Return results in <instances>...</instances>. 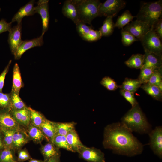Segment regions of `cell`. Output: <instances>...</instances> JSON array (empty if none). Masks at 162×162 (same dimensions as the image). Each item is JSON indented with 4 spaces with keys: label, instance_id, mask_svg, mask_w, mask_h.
I'll list each match as a JSON object with an SVG mask.
<instances>
[{
    "label": "cell",
    "instance_id": "6da1fadb",
    "mask_svg": "<svg viewBox=\"0 0 162 162\" xmlns=\"http://www.w3.org/2000/svg\"><path fill=\"white\" fill-rule=\"evenodd\" d=\"M104 147L115 154L131 157L142 153L144 146L121 122L108 124L104 128Z\"/></svg>",
    "mask_w": 162,
    "mask_h": 162
},
{
    "label": "cell",
    "instance_id": "7a4b0ae2",
    "mask_svg": "<svg viewBox=\"0 0 162 162\" xmlns=\"http://www.w3.org/2000/svg\"><path fill=\"white\" fill-rule=\"evenodd\" d=\"M121 121L132 132L148 134L152 130L151 125L139 104L132 107L122 118Z\"/></svg>",
    "mask_w": 162,
    "mask_h": 162
},
{
    "label": "cell",
    "instance_id": "3957f363",
    "mask_svg": "<svg viewBox=\"0 0 162 162\" xmlns=\"http://www.w3.org/2000/svg\"><path fill=\"white\" fill-rule=\"evenodd\" d=\"M162 1L143 2L136 17L137 19L147 23L152 28L162 19Z\"/></svg>",
    "mask_w": 162,
    "mask_h": 162
},
{
    "label": "cell",
    "instance_id": "277c9868",
    "mask_svg": "<svg viewBox=\"0 0 162 162\" xmlns=\"http://www.w3.org/2000/svg\"><path fill=\"white\" fill-rule=\"evenodd\" d=\"M77 8L80 22L89 25L99 16V8L101 3L98 0H77Z\"/></svg>",
    "mask_w": 162,
    "mask_h": 162
},
{
    "label": "cell",
    "instance_id": "5b68a950",
    "mask_svg": "<svg viewBox=\"0 0 162 162\" xmlns=\"http://www.w3.org/2000/svg\"><path fill=\"white\" fill-rule=\"evenodd\" d=\"M161 40L153 29L151 28L140 41L144 50L162 55Z\"/></svg>",
    "mask_w": 162,
    "mask_h": 162
},
{
    "label": "cell",
    "instance_id": "8992f818",
    "mask_svg": "<svg viewBox=\"0 0 162 162\" xmlns=\"http://www.w3.org/2000/svg\"><path fill=\"white\" fill-rule=\"evenodd\" d=\"M126 2L123 0H107L100 3L99 8V16L114 17L125 7Z\"/></svg>",
    "mask_w": 162,
    "mask_h": 162
},
{
    "label": "cell",
    "instance_id": "52a82bcc",
    "mask_svg": "<svg viewBox=\"0 0 162 162\" xmlns=\"http://www.w3.org/2000/svg\"><path fill=\"white\" fill-rule=\"evenodd\" d=\"M149 136V145L154 154L160 158H162V127H156L148 134Z\"/></svg>",
    "mask_w": 162,
    "mask_h": 162
},
{
    "label": "cell",
    "instance_id": "ba28073f",
    "mask_svg": "<svg viewBox=\"0 0 162 162\" xmlns=\"http://www.w3.org/2000/svg\"><path fill=\"white\" fill-rule=\"evenodd\" d=\"M123 28L131 34L138 40H140L151 28L147 23L136 20L129 23Z\"/></svg>",
    "mask_w": 162,
    "mask_h": 162
},
{
    "label": "cell",
    "instance_id": "9c48e42d",
    "mask_svg": "<svg viewBox=\"0 0 162 162\" xmlns=\"http://www.w3.org/2000/svg\"><path fill=\"white\" fill-rule=\"evenodd\" d=\"M78 153L81 158L88 162H105L104 153L94 147L89 148L85 146Z\"/></svg>",
    "mask_w": 162,
    "mask_h": 162
},
{
    "label": "cell",
    "instance_id": "30bf717a",
    "mask_svg": "<svg viewBox=\"0 0 162 162\" xmlns=\"http://www.w3.org/2000/svg\"><path fill=\"white\" fill-rule=\"evenodd\" d=\"M22 23L11 28L9 31L8 42L12 53L14 55L18 46L22 43Z\"/></svg>",
    "mask_w": 162,
    "mask_h": 162
},
{
    "label": "cell",
    "instance_id": "8fae6325",
    "mask_svg": "<svg viewBox=\"0 0 162 162\" xmlns=\"http://www.w3.org/2000/svg\"><path fill=\"white\" fill-rule=\"evenodd\" d=\"M44 35L31 40H22L14 54V58L18 60L27 50L32 48L42 46L44 44Z\"/></svg>",
    "mask_w": 162,
    "mask_h": 162
},
{
    "label": "cell",
    "instance_id": "7c38bea8",
    "mask_svg": "<svg viewBox=\"0 0 162 162\" xmlns=\"http://www.w3.org/2000/svg\"><path fill=\"white\" fill-rule=\"evenodd\" d=\"M0 128L17 130L26 129L16 121L9 111L0 109Z\"/></svg>",
    "mask_w": 162,
    "mask_h": 162
},
{
    "label": "cell",
    "instance_id": "4fadbf2b",
    "mask_svg": "<svg viewBox=\"0 0 162 162\" xmlns=\"http://www.w3.org/2000/svg\"><path fill=\"white\" fill-rule=\"evenodd\" d=\"M49 0H40L37 2V5L34 7L36 13L39 14L42 19V35H44L48 28L50 20L49 12Z\"/></svg>",
    "mask_w": 162,
    "mask_h": 162
},
{
    "label": "cell",
    "instance_id": "5bb4252c",
    "mask_svg": "<svg viewBox=\"0 0 162 162\" xmlns=\"http://www.w3.org/2000/svg\"><path fill=\"white\" fill-rule=\"evenodd\" d=\"M64 16L70 19L76 24L80 22L77 8V0H67L62 8Z\"/></svg>",
    "mask_w": 162,
    "mask_h": 162
},
{
    "label": "cell",
    "instance_id": "9a60e30c",
    "mask_svg": "<svg viewBox=\"0 0 162 162\" xmlns=\"http://www.w3.org/2000/svg\"><path fill=\"white\" fill-rule=\"evenodd\" d=\"M144 51V59L142 67L150 68L154 70L162 68V55L146 50Z\"/></svg>",
    "mask_w": 162,
    "mask_h": 162
},
{
    "label": "cell",
    "instance_id": "2e32d148",
    "mask_svg": "<svg viewBox=\"0 0 162 162\" xmlns=\"http://www.w3.org/2000/svg\"><path fill=\"white\" fill-rule=\"evenodd\" d=\"M17 122L26 128L30 124V111L29 107L18 110L10 111Z\"/></svg>",
    "mask_w": 162,
    "mask_h": 162
},
{
    "label": "cell",
    "instance_id": "e0dca14e",
    "mask_svg": "<svg viewBox=\"0 0 162 162\" xmlns=\"http://www.w3.org/2000/svg\"><path fill=\"white\" fill-rule=\"evenodd\" d=\"M34 0H31L21 8L12 18L11 22H16L17 23H19L22 22V20L24 17L34 15L36 13L34 7Z\"/></svg>",
    "mask_w": 162,
    "mask_h": 162
},
{
    "label": "cell",
    "instance_id": "ac0fdd59",
    "mask_svg": "<svg viewBox=\"0 0 162 162\" xmlns=\"http://www.w3.org/2000/svg\"><path fill=\"white\" fill-rule=\"evenodd\" d=\"M30 140L26 129L17 130L14 135L12 149L18 151Z\"/></svg>",
    "mask_w": 162,
    "mask_h": 162
},
{
    "label": "cell",
    "instance_id": "d6986e66",
    "mask_svg": "<svg viewBox=\"0 0 162 162\" xmlns=\"http://www.w3.org/2000/svg\"><path fill=\"white\" fill-rule=\"evenodd\" d=\"M66 137L72 152L78 153L82 148L85 146L80 141L75 129L68 133L66 136Z\"/></svg>",
    "mask_w": 162,
    "mask_h": 162
},
{
    "label": "cell",
    "instance_id": "ffe728a7",
    "mask_svg": "<svg viewBox=\"0 0 162 162\" xmlns=\"http://www.w3.org/2000/svg\"><path fill=\"white\" fill-rule=\"evenodd\" d=\"M39 128L44 135L46 140L48 142H52L54 137L57 135L55 122L47 119Z\"/></svg>",
    "mask_w": 162,
    "mask_h": 162
},
{
    "label": "cell",
    "instance_id": "44dd1931",
    "mask_svg": "<svg viewBox=\"0 0 162 162\" xmlns=\"http://www.w3.org/2000/svg\"><path fill=\"white\" fill-rule=\"evenodd\" d=\"M26 132L30 140L35 143H41L46 139L45 137L39 127L33 125L31 123L26 128Z\"/></svg>",
    "mask_w": 162,
    "mask_h": 162
},
{
    "label": "cell",
    "instance_id": "7402d4cb",
    "mask_svg": "<svg viewBox=\"0 0 162 162\" xmlns=\"http://www.w3.org/2000/svg\"><path fill=\"white\" fill-rule=\"evenodd\" d=\"M41 152L44 156V162H46L52 157L60 154L59 149L57 148L52 142H48L41 146Z\"/></svg>",
    "mask_w": 162,
    "mask_h": 162
},
{
    "label": "cell",
    "instance_id": "603a6c76",
    "mask_svg": "<svg viewBox=\"0 0 162 162\" xmlns=\"http://www.w3.org/2000/svg\"><path fill=\"white\" fill-rule=\"evenodd\" d=\"M20 71L18 64L16 63L14 67L13 75V85L12 90L19 94L20 91L23 87Z\"/></svg>",
    "mask_w": 162,
    "mask_h": 162
},
{
    "label": "cell",
    "instance_id": "cb8c5ba5",
    "mask_svg": "<svg viewBox=\"0 0 162 162\" xmlns=\"http://www.w3.org/2000/svg\"><path fill=\"white\" fill-rule=\"evenodd\" d=\"M142 85L141 83L138 78L133 79L126 78L122 85L119 86V88L121 89L134 93L138 88L140 87Z\"/></svg>",
    "mask_w": 162,
    "mask_h": 162
},
{
    "label": "cell",
    "instance_id": "d4e9b609",
    "mask_svg": "<svg viewBox=\"0 0 162 162\" xmlns=\"http://www.w3.org/2000/svg\"><path fill=\"white\" fill-rule=\"evenodd\" d=\"M144 59V54H133L125 62V64L130 68L141 69L143 66Z\"/></svg>",
    "mask_w": 162,
    "mask_h": 162
},
{
    "label": "cell",
    "instance_id": "484cf974",
    "mask_svg": "<svg viewBox=\"0 0 162 162\" xmlns=\"http://www.w3.org/2000/svg\"><path fill=\"white\" fill-rule=\"evenodd\" d=\"M140 88L154 99L161 101L162 91L157 86L148 83L142 84Z\"/></svg>",
    "mask_w": 162,
    "mask_h": 162
},
{
    "label": "cell",
    "instance_id": "4316f807",
    "mask_svg": "<svg viewBox=\"0 0 162 162\" xmlns=\"http://www.w3.org/2000/svg\"><path fill=\"white\" fill-rule=\"evenodd\" d=\"M113 17L107 16L104 21L102 26L99 28V31L102 36H108L113 33L114 28V23L113 20Z\"/></svg>",
    "mask_w": 162,
    "mask_h": 162
},
{
    "label": "cell",
    "instance_id": "83f0119b",
    "mask_svg": "<svg viewBox=\"0 0 162 162\" xmlns=\"http://www.w3.org/2000/svg\"><path fill=\"white\" fill-rule=\"evenodd\" d=\"M57 131V135L66 136L70 131L75 129L76 123L72 122H55Z\"/></svg>",
    "mask_w": 162,
    "mask_h": 162
},
{
    "label": "cell",
    "instance_id": "f1b7e54d",
    "mask_svg": "<svg viewBox=\"0 0 162 162\" xmlns=\"http://www.w3.org/2000/svg\"><path fill=\"white\" fill-rule=\"evenodd\" d=\"M10 110H18L24 109L27 106L22 100L19 94L11 90Z\"/></svg>",
    "mask_w": 162,
    "mask_h": 162
},
{
    "label": "cell",
    "instance_id": "f546056e",
    "mask_svg": "<svg viewBox=\"0 0 162 162\" xmlns=\"http://www.w3.org/2000/svg\"><path fill=\"white\" fill-rule=\"evenodd\" d=\"M136 16H133L128 10L125 11L121 15L119 16L114 24V28H123L129 24Z\"/></svg>",
    "mask_w": 162,
    "mask_h": 162
},
{
    "label": "cell",
    "instance_id": "4dcf8cb0",
    "mask_svg": "<svg viewBox=\"0 0 162 162\" xmlns=\"http://www.w3.org/2000/svg\"><path fill=\"white\" fill-rule=\"evenodd\" d=\"M30 111L31 123L33 125L40 127L47 119L40 112L29 107Z\"/></svg>",
    "mask_w": 162,
    "mask_h": 162
},
{
    "label": "cell",
    "instance_id": "1f68e13d",
    "mask_svg": "<svg viewBox=\"0 0 162 162\" xmlns=\"http://www.w3.org/2000/svg\"><path fill=\"white\" fill-rule=\"evenodd\" d=\"M3 133L4 148L12 149V144L14 135L17 130L0 128Z\"/></svg>",
    "mask_w": 162,
    "mask_h": 162
},
{
    "label": "cell",
    "instance_id": "d6a6232c",
    "mask_svg": "<svg viewBox=\"0 0 162 162\" xmlns=\"http://www.w3.org/2000/svg\"><path fill=\"white\" fill-rule=\"evenodd\" d=\"M148 83L157 86L162 91V68L154 70Z\"/></svg>",
    "mask_w": 162,
    "mask_h": 162
},
{
    "label": "cell",
    "instance_id": "836d02e7",
    "mask_svg": "<svg viewBox=\"0 0 162 162\" xmlns=\"http://www.w3.org/2000/svg\"><path fill=\"white\" fill-rule=\"evenodd\" d=\"M52 142L58 148H63L72 152L66 140V136L56 135L54 137Z\"/></svg>",
    "mask_w": 162,
    "mask_h": 162
},
{
    "label": "cell",
    "instance_id": "e575fe53",
    "mask_svg": "<svg viewBox=\"0 0 162 162\" xmlns=\"http://www.w3.org/2000/svg\"><path fill=\"white\" fill-rule=\"evenodd\" d=\"M15 151L12 149L4 148L0 151V162H14L16 161Z\"/></svg>",
    "mask_w": 162,
    "mask_h": 162
},
{
    "label": "cell",
    "instance_id": "d590c367",
    "mask_svg": "<svg viewBox=\"0 0 162 162\" xmlns=\"http://www.w3.org/2000/svg\"><path fill=\"white\" fill-rule=\"evenodd\" d=\"M140 69V74L138 79L142 84L148 83L154 70L144 67H142Z\"/></svg>",
    "mask_w": 162,
    "mask_h": 162
},
{
    "label": "cell",
    "instance_id": "8d00e7d4",
    "mask_svg": "<svg viewBox=\"0 0 162 162\" xmlns=\"http://www.w3.org/2000/svg\"><path fill=\"white\" fill-rule=\"evenodd\" d=\"M10 93L0 92V109L10 111Z\"/></svg>",
    "mask_w": 162,
    "mask_h": 162
},
{
    "label": "cell",
    "instance_id": "74e56055",
    "mask_svg": "<svg viewBox=\"0 0 162 162\" xmlns=\"http://www.w3.org/2000/svg\"><path fill=\"white\" fill-rule=\"evenodd\" d=\"M122 36V42L125 46H128L134 42L139 40L133 35L123 28L121 31Z\"/></svg>",
    "mask_w": 162,
    "mask_h": 162
},
{
    "label": "cell",
    "instance_id": "f35d334b",
    "mask_svg": "<svg viewBox=\"0 0 162 162\" xmlns=\"http://www.w3.org/2000/svg\"><path fill=\"white\" fill-rule=\"evenodd\" d=\"M100 83L109 91H115L119 88V86L117 84L116 81L109 76H105L103 78Z\"/></svg>",
    "mask_w": 162,
    "mask_h": 162
},
{
    "label": "cell",
    "instance_id": "ab89813d",
    "mask_svg": "<svg viewBox=\"0 0 162 162\" xmlns=\"http://www.w3.org/2000/svg\"><path fill=\"white\" fill-rule=\"evenodd\" d=\"M102 37L101 33L99 30H95L92 29L87 34L81 37L86 41L93 42L100 40Z\"/></svg>",
    "mask_w": 162,
    "mask_h": 162
},
{
    "label": "cell",
    "instance_id": "60d3db41",
    "mask_svg": "<svg viewBox=\"0 0 162 162\" xmlns=\"http://www.w3.org/2000/svg\"><path fill=\"white\" fill-rule=\"evenodd\" d=\"M121 94L131 105L132 107L136 106L138 104L135 98L134 93L128 91L120 89Z\"/></svg>",
    "mask_w": 162,
    "mask_h": 162
},
{
    "label": "cell",
    "instance_id": "b9f144b4",
    "mask_svg": "<svg viewBox=\"0 0 162 162\" xmlns=\"http://www.w3.org/2000/svg\"><path fill=\"white\" fill-rule=\"evenodd\" d=\"M76 25L77 31L81 37L86 35L91 30L93 29L91 25L88 26L86 24L81 22H78Z\"/></svg>",
    "mask_w": 162,
    "mask_h": 162
},
{
    "label": "cell",
    "instance_id": "7bdbcfd3",
    "mask_svg": "<svg viewBox=\"0 0 162 162\" xmlns=\"http://www.w3.org/2000/svg\"><path fill=\"white\" fill-rule=\"evenodd\" d=\"M32 158L29 152L26 149H21L18 151V161L19 162H23Z\"/></svg>",
    "mask_w": 162,
    "mask_h": 162
},
{
    "label": "cell",
    "instance_id": "ee69618b",
    "mask_svg": "<svg viewBox=\"0 0 162 162\" xmlns=\"http://www.w3.org/2000/svg\"><path fill=\"white\" fill-rule=\"evenodd\" d=\"M12 60H10L8 65L0 75V92H2L6 76L8 73Z\"/></svg>",
    "mask_w": 162,
    "mask_h": 162
},
{
    "label": "cell",
    "instance_id": "f6af8a7d",
    "mask_svg": "<svg viewBox=\"0 0 162 162\" xmlns=\"http://www.w3.org/2000/svg\"><path fill=\"white\" fill-rule=\"evenodd\" d=\"M12 22H7L4 19L0 20V34L5 32L9 31L11 28Z\"/></svg>",
    "mask_w": 162,
    "mask_h": 162
},
{
    "label": "cell",
    "instance_id": "bcb514c9",
    "mask_svg": "<svg viewBox=\"0 0 162 162\" xmlns=\"http://www.w3.org/2000/svg\"><path fill=\"white\" fill-rule=\"evenodd\" d=\"M152 29L161 40L162 39V19L160 20Z\"/></svg>",
    "mask_w": 162,
    "mask_h": 162
},
{
    "label": "cell",
    "instance_id": "7dc6e473",
    "mask_svg": "<svg viewBox=\"0 0 162 162\" xmlns=\"http://www.w3.org/2000/svg\"><path fill=\"white\" fill-rule=\"evenodd\" d=\"M4 148V136L2 131L0 129V151Z\"/></svg>",
    "mask_w": 162,
    "mask_h": 162
},
{
    "label": "cell",
    "instance_id": "c3c4849f",
    "mask_svg": "<svg viewBox=\"0 0 162 162\" xmlns=\"http://www.w3.org/2000/svg\"><path fill=\"white\" fill-rule=\"evenodd\" d=\"M60 154L56 155L49 159L46 162H60Z\"/></svg>",
    "mask_w": 162,
    "mask_h": 162
},
{
    "label": "cell",
    "instance_id": "681fc988",
    "mask_svg": "<svg viewBox=\"0 0 162 162\" xmlns=\"http://www.w3.org/2000/svg\"><path fill=\"white\" fill-rule=\"evenodd\" d=\"M29 162H44V161L41 160H36L32 158L31 159L29 160Z\"/></svg>",
    "mask_w": 162,
    "mask_h": 162
},
{
    "label": "cell",
    "instance_id": "f907efd6",
    "mask_svg": "<svg viewBox=\"0 0 162 162\" xmlns=\"http://www.w3.org/2000/svg\"><path fill=\"white\" fill-rule=\"evenodd\" d=\"M14 162H17L16 161H15Z\"/></svg>",
    "mask_w": 162,
    "mask_h": 162
}]
</instances>
